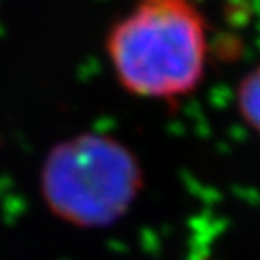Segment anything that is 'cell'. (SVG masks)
Listing matches in <instances>:
<instances>
[{"mask_svg": "<svg viewBox=\"0 0 260 260\" xmlns=\"http://www.w3.org/2000/svg\"><path fill=\"white\" fill-rule=\"evenodd\" d=\"M43 195L68 222L99 228L118 220L143 183L137 158L106 135H79L50 150L43 166Z\"/></svg>", "mask_w": 260, "mask_h": 260, "instance_id": "2", "label": "cell"}, {"mask_svg": "<svg viewBox=\"0 0 260 260\" xmlns=\"http://www.w3.org/2000/svg\"><path fill=\"white\" fill-rule=\"evenodd\" d=\"M104 45L118 83L133 96L177 101L205 79L208 27L193 0H141Z\"/></svg>", "mask_w": 260, "mask_h": 260, "instance_id": "1", "label": "cell"}, {"mask_svg": "<svg viewBox=\"0 0 260 260\" xmlns=\"http://www.w3.org/2000/svg\"><path fill=\"white\" fill-rule=\"evenodd\" d=\"M235 99L243 121L260 137V64L239 81Z\"/></svg>", "mask_w": 260, "mask_h": 260, "instance_id": "3", "label": "cell"}]
</instances>
